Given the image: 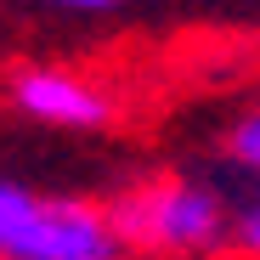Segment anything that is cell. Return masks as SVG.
Returning a JSON list of instances; mask_svg holds the SVG:
<instances>
[{
  "mask_svg": "<svg viewBox=\"0 0 260 260\" xmlns=\"http://www.w3.org/2000/svg\"><path fill=\"white\" fill-rule=\"evenodd\" d=\"M108 221L124 249L142 254H215L232 238L226 198L204 181H142L108 204Z\"/></svg>",
  "mask_w": 260,
  "mask_h": 260,
  "instance_id": "obj_1",
  "label": "cell"
},
{
  "mask_svg": "<svg viewBox=\"0 0 260 260\" xmlns=\"http://www.w3.org/2000/svg\"><path fill=\"white\" fill-rule=\"evenodd\" d=\"M6 102L46 130H102L113 119V96L96 79H85L74 68H51V62L17 68L6 79Z\"/></svg>",
  "mask_w": 260,
  "mask_h": 260,
  "instance_id": "obj_3",
  "label": "cell"
},
{
  "mask_svg": "<svg viewBox=\"0 0 260 260\" xmlns=\"http://www.w3.org/2000/svg\"><path fill=\"white\" fill-rule=\"evenodd\" d=\"M232 243H238L249 260H260V192L232 209Z\"/></svg>",
  "mask_w": 260,
  "mask_h": 260,
  "instance_id": "obj_5",
  "label": "cell"
},
{
  "mask_svg": "<svg viewBox=\"0 0 260 260\" xmlns=\"http://www.w3.org/2000/svg\"><path fill=\"white\" fill-rule=\"evenodd\" d=\"M226 153H232V164L243 170V176H254V181H260V108H254V113H243V119L226 130Z\"/></svg>",
  "mask_w": 260,
  "mask_h": 260,
  "instance_id": "obj_4",
  "label": "cell"
},
{
  "mask_svg": "<svg viewBox=\"0 0 260 260\" xmlns=\"http://www.w3.org/2000/svg\"><path fill=\"white\" fill-rule=\"evenodd\" d=\"M124 243L108 209L51 198L0 176V260H119Z\"/></svg>",
  "mask_w": 260,
  "mask_h": 260,
  "instance_id": "obj_2",
  "label": "cell"
},
{
  "mask_svg": "<svg viewBox=\"0 0 260 260\" xmlns=\"http://www.w3.org/2000/svg\"><path fill=\"white\" fill-rule=\"evenodd\" d=\"M46 6H57V12H113L119 0H46Z\"/></svg>",
  "mask_w": 260,
  "mask_h": 260,
  "instance_id": "obj_6",
  "label": "cell"
}]
</instances>
